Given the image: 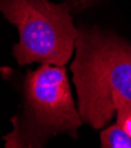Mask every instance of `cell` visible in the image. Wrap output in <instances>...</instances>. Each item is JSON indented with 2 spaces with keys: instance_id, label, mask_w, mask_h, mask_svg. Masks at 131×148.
Wrapping results in <instances>:
<instances>
[{
  "instance_id": "6da1fadb",
  "label": "cell",
  "mask_w": 131,
  "mask_h": 148,
  "mask_svg": "<svg viewBox=\"0 0 131 148\" xmlns=\"http://www.w3.org/2000/svg\"><path fill=\"white\" fill-rule=\"evenodd\" d=\"M78 112L92 128L106 126L114 102H131V44L98 27H79L71 65Z\"/></svg>"
},
{
  "instance_id": "5b68a950",
  "label": "cell",
  "mask_w": 131,
  "mask_h": 148,
  "mask_svg": "<svg viewBox=\"0 0 131 148\" xmlns=\"http://www.w3.org/2000/svg\"><path fill=\"white\" fill-rule=\"evenodd\" d=\"M114 106L116 113V123L131 139V102L123 99H116Z\"/></svg>"
},
{
  "instance_id": "7a4b0ae2",
  "label": "cell",
  "mask_w": 131,
  "mask_h": 148,
  "mask_svg": "<svg viewBox=\"0 0 131 148\" xmlns=\"http://www.w3.org/2000/svg\"><path fill=\"white\" fill-rule=\"evenodd\" d=\"M12 123L6 148H45L57 134L77 135L83 120L64 67L44 64L26 74L23 103Z\"/></svg>"
},
{
  "instance_id": "277c9868",
  "label": "cell",
  "mask_w": 131,
  "mask_h": 148,
  "mask_svg": "<svg viewBox=\"0 0 131 148\" xmlns=\"http://www.w3.org/2000/svg\"><path fill=\"white\" fill-rule=\"evenodd\" d=\"M101 142L102 148H131V139L117 123L102 132Z\"/></svg>"
},
{
  "instance_id": "3957f363",
  "label": "cell",
  "mask_w": 131,
  "mask_h": 148,
  "mask_svg": "<svg viewBox=\"0 0 131 148\" xmlns=\"http://www.w3.org/2000/svg\"><path fill=\"white\" fill-rule=\"evenodd\" d=\"M0 12L19 33L13 54L19 65L64 67L72 57L78 28L70 7L50 0H0Z\"/></svg>"
}]
</instances>
